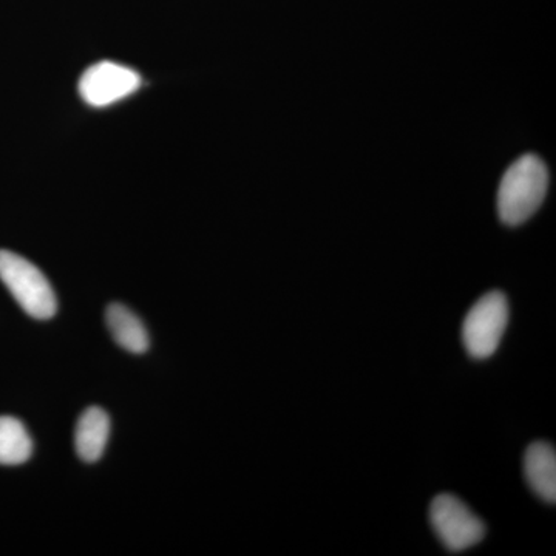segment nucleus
I'll use <instances>...</instances> for the list:
<instances>
[{"label":"nucleus","instance_id":"6","mask_svg":"<svg viewBox=\"0 0 556 556\" xmlns=\"http://www.w3.org/2000/svg\"><path fill=\"white\" fill-rule=\"evenodd\" d=\"M527 482L546 503L556 501V453L548 442H533L525 457Z\"/></svg>","mask_w":556,"mask_h":556},{"label":"nucleus","instance_id":"1","mask_svg":"<svg viewBox=\"0 0 556 556\" xmlns=\"http://www.w3.org/2000/svg\"><path fill=\"white\" fill-rule=\"evenodd\" d=\"M548 188L546 164L535 155L515 161L497 190V212L508 226L527 222L543 204Z\"/></svg>","mask_w":556,"mask_h":556},{"label":"nucleus","instance_id":"3","mask_svg":"<svg viewBox=\"0 0 556 556\" xmlns=\"http://www.w3.org/2000/svg\"><path fill=\"white\" fill-rule=\"evenodd\" d=\"M508 302L500 291H492L478 300L468 311L463 325V339L468 354L486 358L495 354L506 331Z\"/></svg>","mask_w":556,"mask_h":556},{"label":"nucleus","instance_id":"8","mask_svg":"<svg viewBox=\"0 0 556 556\" xmlns=\"http://www.w3.org/2000/svg\"><path fill=\"white\" fill-rule=\"evenodd\" d=\"M105 321L110 334L121 348L134 354H142L149 350L148 329L141 318L121 303H112L105 311Z\"/></svg>","mask_w":556,"mask_h":556},{"label":"nucleus","instance_id":"4","mask_svg":"<svg viewBox=\"0 0 556 556\" xmlns=\"http://www.w3.org/2000/svg\"><path fill=\"white\" fill-rule=\"evenodd\" d=\"M430 521L439 540L452 552L477 546L485 536V525L453 495L434 497L430 507Z\"/></svg>","mask_w":556,"mask_h":556},{"label":"nucleus","instance_id":"7","mask_svg":"<svg viewBox=\"0 0 556 556\" xmlns=\"http://www.w3.org/2000/svg\"><path fill=\"white\" fill-rule=\"evenodd\" d=\"M110 437V417L100 407H90L80 415L75 430V447L80 459L97 463L104 455Z\"/></svg>","mask_w":556,"mask_h":556},{"label":"nucleus","instance_id":"5","mask_svg":"<svg viewBox=\"0 0 556 556\" xmlns=\"http://www.w3.org/2000/svg\"><path fill=\"white\" fill-rule=\"evenodd\" d=\"M141 87V76L134 68L102 61L91 65L79 79V94L91 108H108L130 97Z\"/></svg>","mask_w":556,"mask_h":556},{"label":"nucleus","instance_id":"9","mask_svg":"<svg viewBox=\"0 0 556 556\" xmlns=\"http://www.w3.org/2000/svg\"><path fill=\"white\" fill-rule=\"evenodd\" d=\"M31 453L33 441L24 424L16 417L0 416V464L21 466Z\"/></svg>","mask_w":556,"mask_h":556},{"label":"nucleus","instance_id":"2","mask_svg":"<svg viewBox=\"0 0 556 556\" xmlns=\"http://www.w3.org/2000/svg\"><path fill=\"white\" fill-rule=\"evenodd\" d=\"M0 280L28 316L49 320L56 314V294L49 278L27 258L11 251H0Z\"/></svg>","mask_w":556,"mask_h":556}]
</instances>
